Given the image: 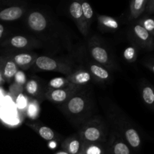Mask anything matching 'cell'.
<instances>
[{"label":"cell","mask_w":154,"mask_h":154,"mask_svg":"<svg viewBox=\"0 0 154 154\" xmlns=\"http://www.w3.org/2000/svg\"><path fill=\"white\" fill-rule=\"evenodd\" d=\"M59 108L73 123L83 124L91 117L94 108L93 94L90 90L81 87Z\"/></svg>","instance_id":"6da1fadb"},{"label":"cell","mask_w":154,"mask_h":154,"mask_svg":"<svg viewBox=\"0 0 154 154\" xmlns=\"http://www.w3.org/2000/svg\"><path fill=\"white\" fill-rule=\"evenodd\" d=\"M103 108L111 129L115 130L131 148L136 151L139 150L141 138L136 128L115 105L108 102H103Z\"/></svg>","instance_id":"7a4b0ae2"},{"label":"cell","mask_w":154,"mask_h":154,"mask_svg":"<svg viewBox=\"0 0 154 154\" xmlns=\"http://www.w3.org/2000/svg\"><path fill=\"white\" fill-rule=\"evenodd\" d=\"M108 126L106 122L99 116L90 117L81 125L78 135L82 144L84 143H106L108 140Z\"/></svg>","instance_id":"3957f363"},{"label":"cell","mask_w":154,"mask_h":154,"mask_svg":"<svg viewBox=\"0 0 154 154\" xmlns=\"http://www.w3.org/2000/svg\"><path fill=\"white\" fill-rule=\"evenodd\" d=\"M89 54L92 60L100 66L106 68L108 71L114 67V60L107 48L102 45L100 39L93 37L88 42Z\"/></svg>","instance_id":"277c9868"},{"label":"cell","mask_w":154,"mask_h":154,"mask_svg":"<svg viewBox=\"0 0 154 154\" xmlns=\"http://www.w3.org/2000/svg\"><path fill=\"white\" fill-rule=\"evenodd\" d=\"M32 67L38 71L60 72L66 76L71 75L75 71L69 63L47 56H38Z\"/></svg>","instance_id":"5b68a950"},{"label":"cell","mask_w":154,"mask_h":154,"mask_svg":"<svg viewBox=\"0 0 154 154\" xmlns=\"http://www.w3.org/2000/svg\"><path fill=\"white\" fill-rule=\"evenodd\" d=\"M105 154H133L132 149L121 136L111 129L105 144Z\"/></svg>","instance_id":"8992f818"},{"label":"cell","mask_w":154,"mask_h":154,"mask_svg":"<svg viewBox=\"0 0 154 154\" xmlns=\"http://www.w3.org/2000/svg\"><path fill=\"white\" fill-rule=\"evenodd\" d=\"M81 88V87L71 85L66 88L57 89V90L48 89V91L45 93V96L51 102L61 105V104L65 103L69 98L72 97Z\"/></svg>","instance_id":"52a82bcc"},{"label":"cell","mask_w":154,"mask_h":154,"mask_svg":"<svg viewBox=\"0 0 154 154\" xmlns=\"http://www.w3.org/2000/svg\"><path fill=\"white\" fill-rule=\"evenodd\" d=\"M26 23L29 28L35 32H43L48 26V20L45 14L38 11H32L26 17Z\"/></svg>","instance_id":"ba28073f"},{"label":"cell","mask_w":154,"mask_h":154,"mask_svg":"<svg viewBox=\"0 0 154 154\" xmlns=\"http://www.w3.org/2000/svg\"><path fill=\"white\" fill-rule=\"evenodd\" d=\"M69 13H70L72 19L76 23L80 32L84 36L88 35L90 29L87 27L85 20H84L82 8H81V2L75 1L71 3V5H69Z\"/></svg>","instance_id":"9c48e42d"},{"label":"cell","mask_w":154,"mask_h":154,"mask_svg":"<svg viewBox=\"0 0 154 154\" xmlns=\"http://www.w3.org/2000/svg\"><path fill=\"white\" fill-rule=\"evenodd\" d=\"M8 43L12 48L19 50H30L42 46L41 42L37 39L20 35L11 37Z\"/></svg>","instance_id":"30bf717a"},{"label":"cell","mask_w":154,"mask_h":154,"mask_svg":"<svg viewBox=\"0 0 154 154\" xmlns=\"http://www.w3.org/2000/svg\"><path fill=\"white\" fill-rule=\"evenodd\" d=\"M132 34L134 38L141 47L152 50L154 47V37L140 24L137 23L132 27Z\"/></svg>","instance_id":"8fae6325"},{"label":"cell","mask_w":154,"mask_h":154,"mask_svg":"<svg viewBox=\"0 0 154 154\" xmlns=\"http://www.w3.org/2000/svg\"><path fill=\"white\" fill-rule=\"evenodd\" d=\"M38 57V56L35 53L20 52L13 55L11 60L18 68L23 70H27L32 67Z\"/></svg>","instance_id":"7c38bea8"},{"label":"cell","mask_w":154,"mask_h":154,"mask_svg":"<svg viewBox=\"0 0 154 154\" xmlns=\"http://www.w3.org/2000/svg\"><path fill=\"white\" fill-rule=\"evenodd\" d=\"M88 72L92 75L93 78L99 82H107L111 79V75L106 68L95 63L93 60L87 63Z\"/></svg>","instance_id":"4fadbf2b"},{"label":"cell","mask_w":154,"mask_h":154,"mask_svg":"<svg viewBox=\"0 0 154 154\" xmlns=\"http://www.w3.org/2000/svg\"><path fill=\"white\" fill-rule=\"evenodd\" d=\"M69 82L72 85L78 87H83V86L87 84L93 79L90 72L86 69H78L72 72L71 75L66 77Z\"/></svg>","instance_id":"5bb4252c"},{"label":"cell","mask_w":154,"mask_h":154,"mask_svg":"<svg viewBox=\"0 0 154 154\" xmlns=\"http://www.w3.org/2000/svg\"><path fill=\"white\" fill-rule=\"evenodd\" d=\"M61 147L69 154H79L82 148V141L78 134H74L62 142Z\"/></svg>","instance_id":"9a60e30c"},{"label":"cell","mask_w":154,"mask_h":154,"mask_svg":"<svg viewBox=\"0 0 154 154\" xmlns=\"http://www.w3.org/2000/svg\"><path fill=\"white\" fill-rule=\"evenodd\" d=\"M26 125L46 141H54L58 137V135L52 129L41 123H29Z\"/></svg>","instance_id":"2e32d148"},{"label":"cell","mask_w":154,"mask_h":154,"mask_svg":"<svg viewBox=\"0 0 154 154\" xmlns=\"http://www.w3.org/2000/svg\"><path fill=\"white\" fill-rule=\"evenodd\" d=\"M99 27L105 32H115L120 28V23L112 17L99 15L98 17Z\"/></svg>","instance_id":"e0dca14e"},{"label":"cell","mask_w":154,"mask_h":154,"mask_svg":"<svg viewBox=\"0 0 154 154\" xmlns=\"http://www.w3.org/2000/svg\"><path fill=\"white\" fill-rule=\"evenodd\" d=\"M106 143H84L82 144L83 154H105Z\"/></svg>","instance_id":"ac0fdd59"},{"label":"cell","mask_w":154,"mask_h":154,"mask_svg":"<svg viewBox=\"0 0 154 154\" xmlns=\"http://www.w3.org/2000/svg\"><path fill=\"white\" fill-rule=\"evenodd\" d=\"M147 0H134L130 2V19H137L145 11Z\"/></svg>","instance_id":"d6986e66"},{"label":"cell","mask_w":154,"mask_h":154,"mask_svg":"<svg viewBox=\"0 0 154 154\" xmlns=\"http://www.w3.org/2000/svg\"><path fill=\"white\" fill-rule=\"evenodd\" d=\"M141 97L147 106L154 108V88L149 84H143L141 88Z\"/></svg>","instance_id":"ffe728a7"},{"label":"cell","mask_w":154,"mask_h":154,"mask_svg":"<svg viewBox=\"0 0 154 154\" xmlns=\"http://www.w3.org/2000/svg\"><path fill=\"white\" fill-rule=\"evenodd\" d=\"M40 105H39L38 102L35 99L30 101L27 105L26 109L27 117L32 120L37 119V117L39 116V114H40Z\"/></svg>","instance_id":"44dd1931"},{"label":"cell","mask_w":154,"mask_h":154,"mask_svg":"<svg viewBox=\"0 0 154 154\" xmlns=\"http://www.w3.org/2000/svg\"><path fill=\"white\" fill-rule=\"evenodd\" d=\"M18 72V67L12 60H8L6 61L3 69V75L7 79H12L14 78L15 75Z\"/></svg>","instance_id":"7402d4cb"},{"label":"cell","mask_w":154,"mask_h":154,"mask_svg":"<svg viewBox=\"0 0 154 154\" xmlns=\"http://www.w3.org/2000/svg\"><path fill=\"white\" fill-rule=\"evenodd\" d=\"M81 2L84 20H85V22L87 23V27L90 29L93 19V10L90 3L87 2Z\"/></svg>","instance_id":"603a6c76"},{"label":"cell","mask_w":154,"mask_h":154,"mask_svg":"<svg viewBox=\"0 0 154 154\" xmlns=\"http://www.w3.org/2000/svg\"><path fill=\"white\" fill-rule=\"evenodd\" d=\"M25 89L26 93L31 96H38L41 92V86L35 79H30L26 84Z\"/></svg>","instance_id":"cb8c5ba5"},{"label":"cell","mask_w":154,"mask_h":154,"mask_svg":"<svg viewBox=\"0 0 154 154\" xmlns=\"http://www.w3.org/2000/svg\"><path fill=\"white\" fill-rule=\"evenodd\" d=\"M72 84L69 82L66 78H55L51 80L48 83L49 90H57L69 87Z\"/></svg>","instance_id":"d4e9b609"},{"label":"cell","mask_w":154,"mask_h":154,"mask_svg":"<svg viewBox=\"0 0 154 154\" xmlns=\"http://www.w3.org/2000/svg\"><path fill=\"white\" fill-rule=\"evenodd\" d=\"M138 52L135 46H129L125 49L123 52V57L129 63H133L136 60Z\"/></svg>","instance_id":"484cf974"},{"label":"cell","mask_w":154,"mask_h":154,"mask_svg":"<svg viewBox=\"0 0 154 154\" xmlns=\"http://www.w3.org/2000/svg\"><path fill=\"white\" fill-rule=\"evenodd\" d=\"M138 24L144 27L150 35L154 37V19L151 17H144L140 20Z\"/></svg>","instance_id":"4316f807"},{"label":"cell","mask_w":154,"mask_h":154,"mask_svg":"<svg viewBox=\"0 0 154 154\" xmlns=\"http://www.w3.org/2000/svg\"><path fill=\"white\" fill-rule=\"evenodd\" d=\"M28 98L23 93H20L16 99L17 107L20 110H26L28 105Z\"/></svg>","instance_id":"83f0119b"},{"label":"cell","mask_w":154,"mask_h":154,"mask_svg":"<svg viewBox=\"0 0 154 154\" xmlns=\"http://www.w3.org/2000/svg\"><path fill=\"white\" fill-rule=\"evenodd\" d=\"M14 81L17 85H20V87H23L26 84V75L22 71H18L14 76Z\"/></svg>","instance_id":"f1b7e54d"},{"label":"cell","mask_w":154,"mask_h":154,"mask_svg":"<svg viewBox=\"0 0 154 154\" xmlns=\"http://www.w3.org/2000/svg\"><path fill=\"white\" fill-rule=\"evenodd\" d=\"M145 11L147 14L154 13V0H147Z\"/></svg>","instance_id":"f546056e"},{"label":"cell","mask_w":154,"mask_h":154,"mask_svg":"<svg viewBox=\"0 0 154 154\" xmlns=\"http://www.w3.org/2000/svg\"><path fill=\"white\" fill-rule=\"evenodd\" d=\"M147 66L154 73V63H147Z\"/></svg>","instance_id":"4dcf8cb0"},{"label":"cell","mask_w":154,"mask_h":154,"mask_svg":"<svg viewBox=\"0 0 154 154\" xmlns=\"http://www.w3.org/2000/svg\"><path fill=\"white\" fill-rule=\"evenodd\" d=\"M4 30H5L4 26H3L2 24H0V38H1L2 36L3 32H4Z\"/></svg>","instance_id":"1f68e13d"},{"label":"cell","mask_w":154,"mask_h":154,"mask_svg":"<svg viewBox=\"0 0 154 154\" xmlns=\"http://www.w3.org/2000/svg\"><path fill=\"white\" fill-rule=\"evenodd\" d=\"M56 154H69L67 153V152H66V151H64V150H62V151H59V152H57V153Z\"/></svg>","instance_id":"d6a6232c"},{"label":"cell","mask_w":154,"mask_h":154,"mask_svg":"<svg viewBox=\"0 0 154 154\" xmlns=\"http://www.w3.org/2000/svg\"><path fill=\"white\" fill-rule=\"evenodd\" d=\"M2 81V77H1V75H0V81Z\"/></svg>","instance_id":"836d02e7"},{"label":"cell","mask_w":154,"mask_h":154,"mask_svg":"<svg viewBox=\"0 0 154 154\" xmlns=\"http://www.w3.org/2000/svg\"><path fill=\"white\" fill-rule=\"evenodd\" d=\"M79 154H83V153H82V152H81V153H80Z\"/></svg>","instance_id":"e575fe53"}]
</instances>
